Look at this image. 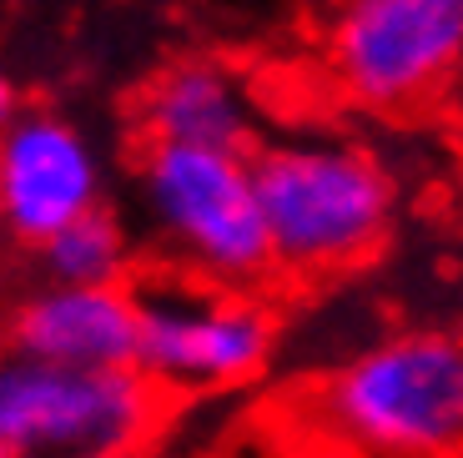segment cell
Segmentation results:
<instances>
[{
	"instance_id": "8",
	"label": "cell",
	"mask_w": 463,
	"mask_h": 458,
	"mask_svg": "<svg viewBox=\"0 0 463 458\" xmlns=\"http://www.w3.org/2000/svg\"><path fill=\"white\" fill-rule=\"evenodd\" d=\"M15 358L61 367H137L141 312L137 287H51L41 282L15 302Z\"/></svg>"
},
{
	"instance_id": "5",
	"label": "cell",
	"mask_w": 463,
	"mask_h": 458,
	"mask_svg": "<svg viewBox=\"0 0 463 458\" xmlns=\"http://www.w3.org/2000/svg\"><path fill=\"white\" fill-rule=\"evenodd\" d=\"M463 66V0H337L327 71L358 106L398 111Z\"/></svg>"
},
{
	"instance_id": "2",
	"label": "cell",
	"mask_w": 463,
	"mask_h": 458,
	"mask_svg": "<svg viewBox=\"0 0 463 458\" xmlns=\"http://www.w3.org/2000/svg\"><path fill=\"white\" fill-rule=\"evenodd\" d=\"M353 444L388 458H443L463 448V338L403 332L343 363L323 398Z\"/></svg>"
},
{
	"instance_id": "9",
	"label": "cell",
	"mask_w": 463,
	"mask_h": 458,
	"mask_svg": "<svg viewBox=\"0 0 463 458\" xmlns=\"http://www.w3.org/2000/svg\"><path fill=\"white\" fill-rule=\"evenodd\" d=\"M141 127H146L151 141L242 151L247 157V147H252V101L237 86V76L217 61H176L141 96Z\"/></svg>"
},
{
	"instance_id": "1",
	"label": "cell",
	"mask_w": 463,
	"mask_h": 458,
	"mask_svg": "<svg viewBox=\"0 0 463 458\" xmlns=\"http://www.w3.org/2000/svg\"><path fill=\"white\" fill-rule=\"evenodd\" d=\"M278 267L323 272L368 257L393 217V182L343 141H282L252 157Z\"/></svg>"
},
{
	"instance_id": "10",
	"label": "cell",
	"mask_w": 463,
	"mask_h": 458,
	"mask_svg": "<svg viewBox=\"0 0 463 458\" xmlns=\"http://www.w3.org/2000/svg\"><path fill=\"white\" fill-rule=\"evenodd\" d=\"M127 262H131V242L106 206L71 222L46 247H35V267L51 287H127L121 282Z\"/></svg>"
},
{
	"instance_id": "4",
	"label": "cell",
	"mask_w": 463,
	"mask_h": 458,
	"mask_svg": "<svg viewBox=\"0 0 463 458\" xmlns=\"http://www.w3.org/2000/svg\"><path fill=\"white\" fill-rule=\"evenodd\" d=\"M156 424V383L141 367H0L5 458H131Z\"/></svg>"
},
{
	"instance_id": "7",
	"label": "cell",
	"mask_w": 463,
	"mask_h": 458,
	"mask_svg": "<svg viewBox=\"0 0 463 458\" xmlns=\"http://www.w3.org/2000/svg\"><path fill=\"white\" fill-rule=\"evenodd\" d=\"M101 167L81 127H71L56 111L11 116L0 141V212L15 242L46 247L56 232L96 212Z\"/></svg>"
},
{
	"instance_id": "3",
	"label": "cell",
	"mask_w": 463,
	"mask_h": 458,
	"mask_svg": "<svg viewBox=\"0 0 463 458\" xmlns=\"http://www.w3.org/2000/svg\"><path fill=\"white\" fill-rule=\"evenodd\" d=\"M141 192L162 237L207 282L242 287L278 262L257 167L242 151L151 141L141 157Z\"/></svg>"
},
{
	"instance_id": "6",
	"label": "cell",
	"mask_w": 463,
	"mask_h": 458,
	"mask_svg": "<svg viewBox=\"0 0 463 458\" xmlns=\"http://www.w3.org/2000/svg\"><path fill=\"white\" fill-rule=\"evenodd\" d=\"M137 367L156 388L247 383L272 353V312L217 282H141Z\"/></svg>"
}]
</instances>
